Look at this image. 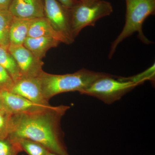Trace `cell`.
Returning a JSON list of instances; mask_svg holds the SVG:
<instances>
[{
	"label": "cell",
	"mask_w": 155,
	"mask_h": 155,
	"mask_svg": "<svg viewBox=\"0 0 155 155\" xmlns=\"http://www.w3.org/2000/svg\"><path fill=\"white\" fill-rule=\"evenodd\" d=\"M69 108L62 105L35 112L11 114L8 137L27 139L41 144L51 152L69 155L61 127V119Z\"/></svg>",
	"instance_id": "1"
},
{
	"label": "cell",
	"mask_w": 155,
	"mask_h": 155,
	"mask_svg": "<svg viewBox=\"0 0 155 155\" xmlns=\"http://www.w3.org/2000/svg\"><path fill=\"white\" fill-rule=\"evenodd\" d=\"M47 155H59L57 154L51 152H49L48 153Z\"/></svg>",
	"instance_id": "25"
},
{
	"label": "cell",
	"mask_w": 155,
	"mask_h": 155,
	"mask_svg": "<svg viewBox=\"0 0 155 155\" xmlns=\"http://www.w3.org/2000/svg\"><path fill=\"white\" fill-rule=\"evenodd\" d=\"M14 83V80L8 72L0 66V91H10Z\"/></svg>",
	"instance_id": "20"
},
{
	"label": "cell",
	"mask_w": 155,
	"mask_h": 155,
	"mask_svg": "<svg viewBox=\"0 0 155 155\" xmlns=\"http://www.w3.org/2000/svg\"><path fill=\"white\" fill-rule=\"evenodd\" d=\"M14 17L8 10H0V45L8 48L9 31Z\"/></svg>",
	"instance_id": "15"
},
{
	"label": "cell",
	"mask_w": 155,
	"mask_h": 155,
	"mask_svg": "<svg viewBox=\"0 0 155 155\" xmlns=\"http://www.w3.org/2000/svg\"><path fill=\"white\" fill-rule=\"evenodd\" d=\"M60 43L59 41L49 37H27L23 45L37 58L42 60L49 50L57 47Z\"/></svg>",
	"instance_id": "11"
},
{
	"label": "cell",
	"mask_w": 155,
	"mask_h": 155,
	"mask_svg": "<svg viewBox=\"0 0 155 155\" xmlns=\"http://www.w3.org/2000/svg\"><path fill=\"white\" fill-rule=\"evenodd\" d=\"M32 19H18L14 17L9 31L10 45H21L24 44L28 36Z\"/></svg>",
	"instance_id": "13"
},
{
	"label": "cell",
	"mask_w": 155,
	"mask_h": 155,
	"mask_svg": "<svg viewBox=\"0 0 155 155\" xmlns=\"http://www.w3.org/2000/svg\"><path fill=\"white\" fill-rule=\"evenodd\" d=\"M137 86L131 81L121 80L118 77L116 79L108 74L97 79L80 94L94 97L110 105L119 101Z\"/></svg>",
	"instance_id": "5"
},
{
	"label": "cell",
	"mask_w": 155,
	"mask_h": 155,
	"mask_svg": "<svg viewBox=\"0 0 155 155\" xmlns=\"http://www.w3.org/2000/svg\"><path fill=\"white\" fill-rule=\"evenodd\" d=\"M126 15L124 28L117 38L112 43L109 58H112L116 48L122 41L137 32L141 41L150 44L151 41L145 36L142 25L146 19L155 11V0H125Z\"/></svg>",
	"instance_id": "3"
},
{
	"label": "cell",
	"mask_w": 155,
	"mask_h": 155,
	"mask_svg": "<svg viewBox=\"0 0 155 155\" xmlns=\"http://www.w3.org/2000/svg\"><path fill=\"white\" fill-rule=\"evenodd\" d=\"M113 12V6L107 1L97 0L87 4L78 0L69 8L70 27L73 38L75 39L84 28L94 26L99 19L109 16Z\"/></svg>",
	"instance_id": "4"
},
{
	"label": "cell",
	"mask_w": 155,
	"mask_h": 155,
	"mask_svg": "<svg viewBox=\"0 0 155 155\" xmlns=\"http://www.w3.org/2000/svg\"><path fill=\"white\" fill-rule=\"evenodd\" d=\"M107 74L83 68L74 73L64 75H54L43 71L39 77L44 96L49 101L50 99L60 94L74 91L81 93L97 79Z\"/></svg>",
	"instance_id": "2"
},
{
	"label": "cell",
	"mask_w": 155,
	"mask_h": 155,
	"mask_svg": "<svg viewBox=\"0 0 155 155\" xmlns=\"http://www.w3.org/2000/svg\"><path fill=\"white\" fill-rule=\"evenodd\" d=\"M45 16L63 38L64 43L72 44L75 39L70 27L69 8L64 7L57 0H45Z\"/></svg>",
	"instance_id": "6"
},
{
	"label": "cell",
	"mask_w": 155,
	"mask_h": 155,
	"mask_svg": "<svg viewBox=\"0 0 155 155\" xmlns=\"http://www.w3.org/2000/svg\"><path fill=\"white\" fill-rule=\"evenodd\" d=\"M13 0H0V10H8Z\"/></svg>",
	"instance_id": "22"
},
{
	"label": "cell",
	"mask_w": 155,
	"mask_h": 155,
	"mask_svg": "<svg viewBox=\"0 0 155 155\" xmlns=\"http://www.w3.org/2000/svg\"><path fill=\"white\" fill-rule=\"evenodd\" d=\"M3 109L6 110L4 104H3L2 101V99H1V97H0V110H3Z\"/></svg>",
	"instance_id": "24"
},
{
	"label": "cell",
	"mask_w": 155,
	"mask_h": 155,
	"mask_svg": "<svg viewBox=\"0 0 155 155\" xmlns=\"http://www.w3.org/2000/svg\"><path fill=\"white\" fill-rule=\"evenodd\" d=\"M8 11L14 18L18 19L45 17V0H13Z\"/></svg>",
	"instance_id": "10"
},
{
	"label": "cell",
	"mask_w": 155,
	"mask_h": 155,
	"mask_svg": "<svg viewBox=\"0 0 155 155\" xmlns=\"http://www.w3.org/2000/svg\"><path fill=\"white\" fill-rule=\"evenodd\" d=\"M0 97L6 110L11 114L35 112L52 106L35 104L21 96L7 91H0Z\"/></svg>",
	"instance_id": "9"
},
{
	"label": "cell",
	"mask_w": 155,
	"mask_h": 155,
	"mask_svg": "<svg viewBox=\"0 0 155 155\" xmlns=\"http://www.w3.org/2000/svg\"><path fill=\"white\" fill-rule=\"evenodd\" d=\"M22 151L17 141L8 137L0 139V155H17Z\"/></svg>",
	"instance_id": "18"
},
{
	"label": "cell",
	"mask_w": 155,
	"mask_h": 155,
	"mask_svg": "<svg viewBox=\"0 0 155 155\" xmlns=\"http://www.w3.org/2000/svg\"><path fill=\"white\" fill-rule=\"evenodd\" d=\"M8 50L17 62L22 77H39L43 72L42 60L37 58L23 45H9Z\"/></svg>",
	"instance_id": "7"
},
{
	"label": "cell",
	"mask_w": 155,
	"mask_h": 155,
	"mask_svg": "<svg viewBox=\"0 0 155 155\" xmlns=\"http://www.w3.org/2000/svg\"><path fill=\"white\" fill-rule=\"evenodd\" d=\"M82 2L87 4H90L94 2L97 0H80Z\"/></svg>",
	"instance_id": "23"
},
{
	"label": "cell",
	"mask_w": 155,
	"mask_h": 155,
	"mask_svg": "<svg viewBox=\"0 0 155 155\" xmlns=\"http://www.w3.org/2000/svg\"><path fill=\"white\" fill-rule=\"evenodd\" d=\"M0 66L8 72L14 82L22 77L17 62L8 50L0 45Z\"/></svg>",
	"instance_id": "14"
},
{
	"label": "cell",
	"mask_w": 155,
	"mask_h": 155,
	"mask_svg": "<svg viewBox=\"0 0 155 155\" xmlns=\"http://www.w3.org/2000/svg\"><path fill=\"white\" fill-rule=\"evenodd\" d=\"M64 7L68 8H71L75 5L78 0H57Z\"/></svg>",
	"instance_id": "21"
},
{
	"label": "cell",
	"mask_w": 155,
	"mask_h": 155,
	"mask_svg": "<svg viewBox=\"0 0 155 155\" xmlns=\"http://www.w3.org/2000/svg\"><path fill=\"white\" fill-rule=\"evenodd\" d=\"M49 37L64 43V40L54 29L45 17L32 19L28 30L27 37Z\"/></svg>",
	"instance_id": "12"
},
{
	"label": "cell",
	"mask_w": 155,
	"mask_h": 155,
	"mask_svg": "<svg viewBox=\"0 0 155 155\" xmlns=\"http://www.w3.org/2000/svg\"><path fill=\"white\" fill-rule=\"evenodd\" d=\"M12 140L17 141L22 151H25L28 155H47L50 152L41 144L30 140L25 138Z\"/></svg>",
	"instance_id": "16"
},
{
	"label": "cell",
	"mask_w": 155,
	"mask_h": 155,
	"mask_svg": "<svg viewBox=\"0 0 155 155\" xmlns=\"http://www.w3.org/2000/svg\"><path fill=\"white\" fill-rule=\"evenodd\" d=\"M117 77L121 80L131 81L137 84L138 86L142 84L146 81H150L153 82L155 81V64H153L151 67L143 72H140L137 75L128 77Z\"/></svg>",
	"instance_id": "17"
},
{
	"label": "cell",
	"mask_w": 155,
	"mask_h": 155,
	"mask_svg": "<svg viewBox=\"0 0 155 155\" xmlns=\"http://www.w3.org/2000/svg\"><path fill=\"white\" fill-rule=\"evenodd\" d=\"M11 115L7 110H0V139L8 137L9 121Z\"/></svg>",
	"instance_id": "19"
},
{
	"label": "cell",
	"mask_w": 155,
	"mask_h": 155,
	"mask_svg": "<svg viewBox=\"0 0 155 155\" xmlns=\"http://www.w3.org/2000/svg\"><path fill=\"white\" fill-rule=\"evenodd\" d=\"M9 91L21 96L35 104L50 105L49 101L44 96L39 76L22 77L14 82V85Z\"/></svg>",
	"instance_id": "8"
}]
</instances>
